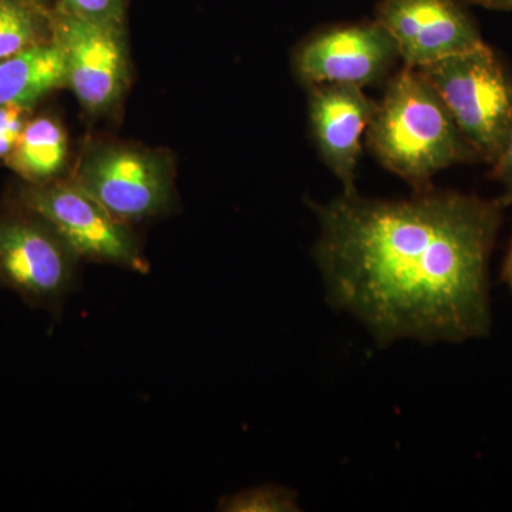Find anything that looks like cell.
<instances>
[{"label": "cell", "instance_id": "obj_1", "mask_svg": "<svg viewBox=\"0 0 512 512\" xmlns=\"http://www.w3.org/2000/svg\"><path fill=\"white\" fill-rule=\"evenodd\" d=\"M507 204L458 192L409 201L353 192L320 205L316 258L330 301L382 343L487 335L488 258Z\"/></svg>", "mask_w": 512, "mask_h": 512}, {"label": "cell", "instance_id": "obj_2", "mask_svg": "<svg viewBox=\"0 0 512 512\" xmlns=\"http://www.w3.org/2000/svg\"><path fill=\"white\" fill-rule=\"evenodd\" d=\"M367 141L380 164L417 190L444 168L476 158L439 94L409 67L390 80L375 103Z\"/></svg>", "mask_w": 512, "mask_h": 512}, {"label": "cell", "instance_id": "obj_3", "mask_svg": "<svg viewBox=\"0 0 512 512\" xmlns=\"http://www.w3.org/2000/svg\"><path fill=\"white\" fill-rule=\"evenodd\" d=\"M417 70L474 156L493 164L512 127V82L494 50L483 43Z\"/></svg>", "mask_w": 512, "mask_h": 512}, {"label": "cell", "instance_id": "obj_4", "mask_svg": "<svg viewBox=\"0 0 512 512\" xmlns=\"http://www.w3.org/2000/svg\"><path fill=\"white\" fill-rule=\"evenodd\" d=\"M114 217L131 222L174 210L175 167L170 153L138 144H93L72 175Z\"/></svg>", "mask_w": 512, "mask_h": 512}, {"label": "cell", "instance_id": "obj_5", "mask_svg": "<svg viewBox=\"0 0 512 512\" xmlns=\"http://www.w3.org/2000/svg\"><path fill=\"white\" fill-rule=\"evenodd\" d=\"M18 205L49 222L82 261L138 274L150 269L131 225L114 217L72 177L23 185Z\"/></svg>", "mask_w": 512, "mask_h": 512}, {"label": "cell", "instance_id": "obj_6", "mask_svg": "<svg viewBox=\"0 0 512 512\" xmlns=\"http://www.w3.org/2000/svg\"><path fill=\"white\" fill-rule=\"evenodd\" d=\"M82 259L49 222L16 207L0 215V286L32 308L57 312Z\"/></svg>", "mask_w": 512, "mask_h": 512}, {"label": "cell", "instance_id": "obj_7", "mask_svg": "<svg viewBox=\"0 0 512 512\" xmlns=\"http://www.w3.org/2000/svg\"><path fill=\"white\" fill-rule=\"evenodd\" d=\"M53 42L62 49L66 87L83 109L93 116L116 109L130 83L124 28L73 18L55 10Z\"/></svg>", "mask_w": 512, "mask_h": 512}, {"label": "cell", "instance_id": "obj_8", "mask_svg": "<svg viewBox=\"0 0 512 512\" xmlns=\"http://www.w3.org/2000/svg\"><path fill=\"white\" fill-rule=\"evenodd\" d=\"M376 22L396 45L404 67L421 69L483 45L476 22L458 0H382Z\"/></svg>", "mask_w": 512, "mask_h": 512}, {"label": "cell", "instance_id": "obj_9", "mask_svg": "<svg viewBox=\"0 0 512 512\" xmlns=\"http://www.w3.org/2000/svg\"><path fill=\"white\" fill-rule=\"evenodd\" d=\"M397 55L392 36L377 22L326 30L306 40L295 55V70L308 86L377 82Z\"/></svg>", "mask_w": 512, "mask_h": 512}, {"label": "cell", "instance_id": "obj_10", "mask_svg": "<svg viewBox=\"0 0 512 512\" xmlns=\"http://www.w3.org/2000/svg\"><path fill=\"white\" fill-rule=\"evenodd\" d=\"M311 89L309 120L320 156L343 184V194H353L360 140L375 103L363 87L353 84H318Z\"/></svg>", "mask_w": 512, "mask_h": 512}, {"label": "cell", "instance_id": "obj_11", "mask_svg": "<svg viewBox=\"0 0 512 512\" xmlns=\"http://www.w3.org/2000/svg\"><path fill=\"white\" fill-rule=\"evenodd\" d=\"M66 87L62 49L47 42L0 59V107L35 109L47 94Z\"/></svg>", "mask_w": 512, "mask_h": 512}, {"label": "cell", "instance_id": "obj_12", "mask_svg": "<svg viewBox=\"0 0 512 512\" xmlns=\"http://www.w3.org/2000/svg\"><path fill=\"white\" fill-rule=\"evenodd\" d=\"M69 160V137L55 117L30 119L20 133L12 153L5 158L6 167L26 184H46L59 180Z\"/></svg>", "mask_w": 512, "mask_h": 512}, {"label": "cell", "instance_id": "obj_13", "mask_svg": "<svg viewBox=\"0 0 512 512\" xmlns=\"http://www.w3.org/2000/svg\"><path fill=\"white\" fill-rule=\"evenodd\" d=\"M53 40V12L39 0H0V59Z\"/></svg>", "mask_w": 512, "mask_h": 512}, {"label": "cell", "instance_id": "obj_14", "mask_svg": "<svg viewBox=\"0 0 512 512\" xmlns=\"http://www.w3.org/2000/svg\"><path fill=\"white\" fill-rule=\"evenodd\" d=\"M218 510L227 512H292L298 511L293 491L276 485H262L224 497Z\"/></svg>", "mask_w": 512, "mask_h": 512}, {"label": "cell", "instance_id": "obj_15", "mask_svg": "<svg viewBox=\"0 0 512 512\" xmlns=\"http://www.w3.org/2000/svg\"><path fill=\"white\" fill-rule=\"evenodd\" d=\"M55 10L73 18L124 28L126 0H57Z\"/></svg>", "mask_w": 512, "mask_h": 512}, {"label": "cell", "instance_id": "obj_16", "mask_svg": "<svg viewBox=\"0 0 512 512\" xmlns=\"http://www.w3.org/2000/svg\"><path fill=\"white\" fill-rule=\"evenodd\" d=\"M33 109L28 106L0 107V158L5 160L18 143L20 133L32 119Z\"/></svg>", "mask_w": 512, "mask_h": 512}, {"label": "cell", "instance_id": "obj_17", "mask_svg": "<svg viewBox=\"0 0 512 512\" xmlns=\"http://www.w3.org/2000/svg\"><path fill=\"white\" fill-rule=\"evenodd\" d=\"M493 177L505 188V200L512 204V127L500 156L493 164Z\"/></svg>", "mask_w": 512, "mask_h": 512}, {"label": "cell", "instance_id": "obj_18", "mask_svg": "<svg viewBox=\"0 0 512 512\" xmlns=\"http://www.w3.org/2000/svg\"><path fill=\"white\" fill-rule=\"evenodd\" d=\"M463 2L491 10H504V12L512 10V0H463Z\"/></svg>", "mask_w": 512, "mask_h": 512}, {"label": "cell", "instance_id": "obj_19", "mask_svg": "<svg viewBox=\"0 0 512 512\" xmlns=\"http://www.w3.org/2000/svg\"><path fill=\"white\" fill-rule=\"evenodd\" d=\"M504 281L507 282L508 286H510L512 292V245L510 249V254H508L507 261H505Z\"/></svg>", "mask_w": 512, "mask_h": 512}, {"label": "cell", "instance_id": "obj_20", "mask_svg": "<svg viewBox=\"0 0 512 512\" xmlns=\"http://www.w3.org/2000/svg\"><path fill=\"white\" fill-rule=\"evenodd\" d=\"M40 3H43V5H46L47 2H49V0H39Z\"/></svg>", "mask_w": 512, "mask_h": 512}]
</instances>
